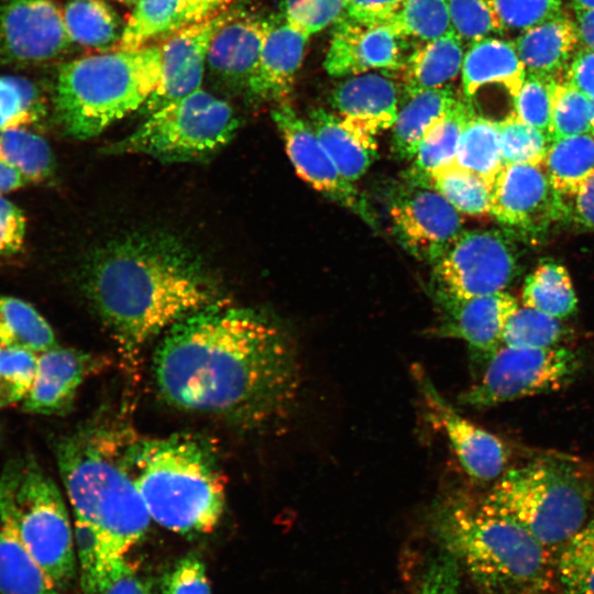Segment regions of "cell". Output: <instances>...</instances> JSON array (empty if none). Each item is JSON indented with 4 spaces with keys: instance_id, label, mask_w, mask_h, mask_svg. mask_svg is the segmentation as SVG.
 Returning a JSON list of instances; mask_svg holds the SVG:
<instances>
[{
    "instance_id": "cell-26",
    "label": "cell",
    "mask_w": 594,
    "mask_h": 594,
    "mask_svg": "<svg viewBox=\"0 0 594 594\" xmlns=\"http://www.w3.org/2000/svg\"><path fill=\"white\" fill-rule=\"evenodd\" d=\"M462 86L470 101L485 85L503 86L515 98L526 77L515 43L496 37H484L471 43L462 63Z\"/></svg>"
},
{
    "instance_id": "cell-61",
    "label": "cell",
    "mask_w": 594,
    "mask_h": 594,
    "mask_svg": "<svg viewBox=\"0 0 594 594\" xmlns=\"http://www.w3.org/2000/svg\"><path fill=\"white\" fill-rule=\"evenodd\" d=\"M591 133L594 135V101H592Z\"/></svg>"
},
{
    "instance_id": "cell-33",
    "label": "cell",
    "mask_w": 594,
    "mask_h": 594,
    "mask_svg": "<svg viewBox=\"0 0 594 594\" xmlns=\"http://www.w3.org/2000/svg\"><path fill=\"white\" fill-rule=\"evenodd\" d=\"M453 165L477 175L493 187L505 165L497 121L473 113L460 138Z\"/></svg>"
},
{
    "instance_id": "cell-31",
    "label": "cell",
    "mask_w": 594,
    "mask_h": 594,
    "mask_svg": "<svg viewBox=\"0 0 594 594\" xmlns=\"http://www.w3.org/2000/svg\"><path fill=\"white\" fill-rule=\"evenodd\" d=\"M191 24L184 0H138L119 42L121 50H138Z\"/></svg>"
},
{
    "instance_id": "cell-9",
    "label": "cell",
    "mask_w": 594,
    "mask_h": 594,
    "mask_svg": "<svg viewBox=\"0 0 594 594\" xmlns=\"http://www.w3.org/2000/svg\"><path fill=\"white\" fill-rule=\"evenodd\" d=\"M2 476L22 541L56 587L65 590L75 576L76 558L58 487L31 457L7 465Z\"/></svg>"
},
{
    "instance_id": "cell-41",
    "label": "cell",
    "mask_w": 594,
    "mask_h": 594,
    "mask_svg": "<svg viewBox=\"0 0 594 594\" xmlns=\"http://www.w3.org/2000/svg\"><path fill=\"white\" fill-rule=\"evenodd\" d=\"M557 572L566 594H594V518L563 544Z\"/></svg>"
},
{
    "instance_id": "cell-43",
    "label": "cell",
    "mask_w": 594,
    "mask_h": 594,
    "mask_svg": "<svg viewBox=\"0 0 594 594\" xmlns=\"http://www.w3.org/2000/svg\"><path fill=\"white\" fill-rule=\"evenodd\" d=\"M560 319L530 307H518L505 326L503 345L520 348L554 346L564 336Z\"/></svg>"
},
{
    "instance_id": "cell-34",
    "label": "cell",
    "mask_w": 594,
    "mask_h": 594,
    "mask_svg": "<svg viewBox=\"0 0 594 594\" xmlns=\"http://www.w3.org/2000/svg\"><path fill=\"white\" fill-rule=\"evenodd\" d=\"M63 13L73 43L108 48L121 40L125 24L106 0H68Z\"/></svg>"
},
{
    "instance_id": "cell-37",
    "label": "cell",
    "mask_w": 594,
    "mask_h": 594,
    "mask_svg": "<svg viewBox=\"0 0 594 594\" xmlns=\"http://www.w3.org/2000/svg\"><path fill=\"white\" fill-rule=\"evenodd\" d=\"M0 161L16 169L26 183H42L55 173V158L46 141L25 129L0 132Z\"/></svg>"
},
{
    "instance_id": "cell-24",
    "label": "cell",
    "mask_w": 594,
    "mask_h": 594,
    "mask_svg": "<svg viewBox=\"0 0 594 594\" xmlns=\"http://www.w3.org/2000/svg\"><path fill=\"white\" fill-rule=\"evenodd\" d=\"M0 594H61L22 541L6 480L0 477Z\"/></svg>"
},
{
    "instance_id": "cell-16",
    "label": "cell",
    "mask_w": 594,
    "mask_h": 594,
    "mask_svg": "<svg viewBox=\"0 0 594 594\" xmlns=\"http://www.w3.org/2000/svg\"><path fill=\"white\" fill-rule=\"evenodd\" d=\"M491 213L526 235L563 219L561 197L542 165L505 164L492 187Z\"/></svg>"
},
{
    "instance_id": "cell-39",
    "label": "cell",
    "mask_w": 594,
    "mask_h": 594,
    "mask_svg": "<svg viewBox=\"0 0 594 594\" xmlns=\"http://www.w3.org/2000/svg\"><path fill=\"white\" fill-rule=\"evenodd\" d=\"M425 183L439 191L460 213H491L492 187L471 172L452 164L430 174Z\"/></svg>"
},
{
    "instance_id": "cell-48",
    "label": "cell",
    "mask_w": 594,
    "mask_h": 594,
    "mask_svg": "<svg viewBox=\"0 0 594 594\" xmlns=\"http://www.w3.org/2000/svg\"><path fill=\"white\" fill-rule=\"evenodd\" d=\"M284 20L309 36L334 24L345 12L346 0H280Z\"/></svg>"
},
{
    "instance_id": "cell-12",
    "label": "cell",
    "mask_w": 594,
    "mask_h": 594,
    "mask_svg": "<svg viewBox=\"0 0 594 594\" xmlns=\"http://www.w3.org/2000/svg\"><path fill=\"white\" fill-rule=\"evenodd\" d=\"M387 211L395 239L429 264H435L463 231L460 212L439 191L406 177L392 191Z\"/></svg>"
},
{
    "instance_id": "cell-52",
    "label": "cell",
    "mask_w": 594,
    "mask_h": 594,
    "mask_svg": "<svg viewBox=\"0 0 594 594\" xmlns=\"http://www.w3.org/2000/svg\"><path fill=\"white\" fill-rule=\"evenodd\" d=\"M94 594H152V582L125 557L114 558L101 571Z\"/></svg>"
},
{
    "instance_id": "cell-13",
    "label": "cell",
    "mask_w": 594,
    "mask_h": 594,
    "mask_svg": "<svg viewBox=\"0 0 594 594\" xmlns=\"http://www.w3.org/2000/svg\"><path fill=\"white\" fill-rule=\"evenodd\" d=\"M72 43L64 13L53 0H4L0 6V65L46 63Z\"/></svg>"
},
{
    "instance_id": "cell-57",
    "label": "cell",
    "mask_w": 594,
    "mask_h": 594,
    "mask_svg": "<svg viewBox=\"0 0 594 594\" xmlns=\"http://www.w3.org/2000/svg\"><path fill=\"white\" fill-rule=\"evenodd\" d=\"M184 2L193 24L223 11L229 0H184Z\"/></svg>"
},
{
    "instance_id": "cell-5",
    "label": "cell",
    "mask_w": 594,
    "mask_h": 594,
    "mask_svg": "<svg viewBox=\"0 0 594 594\" xmlns=\"http://www.w3.org/2000/svg\"><path fill=\"white\" fill-rule=\"evenodd\" d=\"M124 459L151 518L180 535L207 534L224 509V482L216 455L187 435H128Z\"/></svg>"
},
{
    "instance_id": "cell-2",
    "label": "cell",
    "mask_w": 594,
    "mask_h": 594,
    "mask_svg": "<svg viewBox=\"0 0 594 594\" xmlns=\"http://www.w3.org/2000/svg\"><path fill=\"white\" fill-rule=\"evenodd\" d=\"M84 289L127 364L184 317L216 301L217 284L186 243L165 232H135L94 251Z\"/></svg>"
},
{
    "instance_id": "cell-8",
    "label": "cell",
    "mask_w": 594,
    "mask_h": 594,
    "mask_svg": "<svg viewBox=\"0 0 594 594\" xmlns=\"http://www.w3.org/2000/svg\"><path fill=\"white\" fill-rule=\"evenodd\" d=\"M238 128L233 108L199 88L147 116L131 134L103 152L143 154L162 163L207 161L233 139Z\"/></svg>"
},
{
    "instance_id": "cell-25",
    "label": "cell",
    "mask_w": 594,
    "mask_h": 594,
    "mask_svg": "<svg viewBox=\"0 0 594 594\" xmlns=\"http://www.w3.org/2000/svg\"><path fill=\"white\" fill-rule=\"evenodd\" d=\"M526 73L558 79L581 48L575 20L564 13L532 26L514 41Z\"/></svg>"
},
{
    "instance_id": "cell-54",
    "label": "cell",
    "mask_w": 594,
    "mask_h": 594,
    "mask_svg": "<svg viewBox=\"0 0 594 594\" xmlns=\"http://www.w3.org/2000/svg\"><path fill=\"white\" fill-rule=\"evenodd\" d=\"M563 219L594 230V175L569 195H560Z\"/></svg>"
},
{
    "instance_id": "cell-46",
    "label": "cell",
    "mask_w": 594,
    "mask_h": 594,
    "mask_svg": "<svg viewBox=\"0 0 594 594\" xmlns=\"http://www.w3.org/2000/svg\"><path fill=\"white\" fill-rule=\"evenodd\" d=\"M37 353L12 348L0 351V410L23 402L35 376Z\"/></svg>"
},
{
    "instance_id": "cell-47",
    "label": "cell",
    "mask_w": 594,
    "mask_h": 594,
    "mask_svg": "<svg viewBox=\"0 0 594 594\" xmlns=\"http://www.w3.org/2000/svg\"><path fill=\"white\" fill-rule=\"evenodd\" d=\"M553 80L526 73L522 85L514 98V113L524 122L543 132L550 140Z\"/></svg>"
},
{
    "instance_id": "cell-27",
    "label": "cell",
    "mask_w": 594,
    "mask_h": 594,
    "mask_svg": "<svg viewBox=\"0 0 594 594\" xmlns=\"http://www.w3.org/2000/svg\"><path fill=\"white\" fill-rule=\"evenodd\" d=\"M308 122L346 180L353 183L367 172L376 157V136L321 108L310 112Z\"/></svg>"
},
{
    "instance_id": "cell-10",
    "label": "cell",
    "mask_w": 594,
    "mask_h": 594,
    "mask_svg": "<svg viewBox=\"0 0 594 594\" xmlns=\"http://www.w3.org/2000/svg\"><path fill=\"white\" fill-rule=\"evenodd\" d=\"M581 367L578 354L563 346L520 348L502 345L490 358L480 381L459 400L486 408L568 385Z\"/></svg>"
},
{
    "instance_id": "cell-15",
    "label": "cell",
    "mask_w": 594,
    "mask_h": 594,
    "mask_svg": "<svg viewBox=\"0 0 594 594\" xmlns=\"http://www.w3.org/2000/svg\"><path fill=\"white\" fill-rule=\"evenodd\" d=\"M411 373L430 421L444 432L465 473L482 482L497 480L505 472L509 459L506 444L463 417L419 364L413 365Z\"/></svg>"
},
{
    "instance_id": "cell-11",
    "label": "cell",
    "mask_w": 594,
    "mask_h": 594,
    "mask_svg": "<svg viewBox=\"0 0 594 594\" xmlns=\"http://www.w3.org/2000/svg\"><path fill=\"white\" fill-rule=\"evenodd\" d=\"M433 265V293L475 297L504 292L517 274L509 240L496 230L462 231Z\"/></svg>"
},
{
    "instance_id": "cell-32",
    "label": "cell",
    "mask_w": 594,
    "mask_h": 594,
    "mask_svg": "<svg viewBox=\"0 0 594 594\" xmlns=\"http://www.w3.org/2000/svg\"><path fill=\"white\" fill-rule=\"evenodd\" d=\"M543 168L559 195H569L594 175V135L584 133L550 143Z\"/></svg>"
},
{
    "instance_id": "cell-36",
    "label": "cell",
    "mask_w": 594,
    "mask_h": 594,
    "mask_svg": "<svg viewBox=\"0 0 594 594\" xmlns=\"http://www.w3.org/2000/svg\"><path fill=\"white\" fill-rule=\"evenodd\" d=\"M521 301L526 307L558 319L572 315L578 305L568 271L551 260L542 262L526 278Z\"/></svg>"
},
{
    "instance_id": "cell-55",
    "label": "cell",
    "mask_w": 594,
    "mask_h": 594,
    "mask_svg": "<svg viewBox=\"0 0 594 594\" xmlns=\"http://www.w3.org/2000/svg\"><path fill=\"white\" fill-rule=\"evenodd\" d=\"M564 77L594 101V50L581 47Z\"/></svg>"
},
{
    "instance_id": "cell-53",
    "label": "cell",
    "mask_w": 594,
    "mask_h": 594,
    "mask_svg": "<svg viewBox=\"0 0 594 594\" xmlns=\"http://www.w3.org/2000/svg\"><path fill=\"white\" fill-rule=\"evenodd\" d=\"M26 232L24 212L0 197V256L13 255L23 248Z\"/></svg>"
},
{
    "instance_id": "cell-6",
    "label": "cell",
    "mask_w": 594,
    "mask_h": 594,
    "mask_svg": "<svg viewBox=\"0 0 594 594\" xmlns=\"http://www.w3.org/2000/svg\"><path fill=\"white\" fill-rule=\"evenodd\" d=\"M161 59V45H147L84 56L62 65L54 88L57 123L72 138L97 136L141 109L158 84Z\"/></svg>"
},
{
    "instance_id": "cell-17",
    "label": "cell",
    "mask_w": 594,
    "mask_h": 594,
    "mask_svg": "<svg viewBox=\"0 0 594 594\" xmlns=\"http://www.w3.org/2000/svg\"><path fill=\"white\" fill-rule=\"evenodd\" d=\"M408 40L387 21L343 14L336 23L324 59L329 75L344 77L404 67Z\"/></svg>"
},
{
    "instance_id": "cell-23",
    "label": "cell",
    "mask_w": 594,
    "mask_h": 594,
    "mask_svg": "<svg viewBox=\"0 0 594 594\" xmlns=\"http://www.w3.org/2000/svg\"><path fill=\"white\" fill-rule=\"evenodd\" d=\"M398 97L397 85L391 77L369 72L341 81L332 91L331 103L344 120L376 136L393 127Z\"/></svg>"
},
{
    "instance_id": "cell-14",
    "label": "cell",
    "mask_w": 594,
    "mask_h": 594,
    "mask_svg": "<svg viewBox=\"0 0 594 594\" xmlns=\"http://www.w3.org/2000/svg\"><path fill=\"white\" fill-rule=\"evenodd\" d=\"M271 114L299 177L376 228L377 220L365 196L341 175L310 123L285 102L273 109Z\"/></svg>"
},
{
    "instance_id": "cell-49",
    "label": "cell",
    "mask_w": 594,
    "mask_h": 594,
    "mask_svg": "<svg viewBox=\"0 0 594 594\" xmlns=\"http://www.w3.org/2000/svg\"><path fill=\"white\" fill-rule=\"evenodd\" d=\"M74 541L82 593L94 594L101 571L109 562L102 554L101 540L92 526L75 517Z\"/></svg>"
},
{
    "instance_id": "cell-3",
    "label": "cell",
    "mask_w": 594,
    "mask_h": 594,
    "mask_svg": "<svg viewBox=\"0 0 594 594\" xmlns=\"http://www.w3.org/2000/svg\"><path fill=\"white\" fill-rule=\"evenodd\" d=\"M127 431L85 426L58 440L56 459L75 517L95 528L107 561L145 536L151 515L124 459Z\"/></svg>"
},
{
    "instance_id": "cell-7",
    "label": "cell",
    "mask_w": 594,
    "mask_h": 594,
    "mask_svg": "<svg viewBox=\"0 0 594 594\" xmlns=\"http://www.w3.org/2000/svg\"><path fill=\"white\" fill-rule=\"evenodd\" d=\"M592 498V485L572 466L536 461L504 472L481 504L550 548L563 546L584 526Z\"/></svg>"
},
{
    "instance_id": "cell-21",
    "label": "cell",
    "mask_w": 594,
    "mask_h": 594,
    "mask_svg": "<svg viewBox=\"0 0 594 594\" xmlns=\"http://www.w3.org/2000/svg\"><path fill=\"white\" fill-rule=\"evenodd\" d=\"M272 25L268 20L239 13L213 36L206 61L210 76L231 91H245Z\"/></svg>"
},
{
    "instance_id": "cell-1",
    "label": "cell",
    "mask_w": 594,
    "mask_h": 594,
    "mask_svg": "<svg viewBox=\"0 0 594 594\" xmlns=\"http://www.w3.org/2000/svg\"><path fill=\"white\" fill-rule=\"evenodd\" d=\"M153 374L169 405L248 427L286 414L300 383L289 336L260 311L219 300L165 331Z\"/></svg>"
},
{
    "instance_id": "cell-29",
    "label": "cell",
    "mask_w": 594,
    "mask_h": 594,
    "mask_svg": "<svg viewBox=\"0 0 594 594\" xmlns=\"http://www.w3.org/2000/svg\"><path fill=\"white\" fill-rule=\"evenodd\" d=\"M457 100L448 86L408 97L392 127L393 155L400 161H411L426 133L446 116Z\"/></svg>"
},
{
    "instance_id": "cell-30",
    "label": "cell",
    "mask_w": 594,
    "mask_h": 594,
    "mask_svg": "<svg viewBox=\"0 0 594 594\" xmlns=\"http://www.w3.org/2000/svg\"><path fill=\"white\" fill-rule=\"evenodd\" d=\"M473 110L460 99L424 136L405 177L425 183L433 172L452 165L460 138Z\"/></svg>"
},
{
    "instance_id": "cell-4",
    "label": "cell",
    "mask_w": 594,
    "mask_h": 594,
    "mask_svg": "<svg viewBox=\"0 0 594 594\" xmlns=\"http://www.w3.org/2000/svg\"><path fill=\"white\" fill-rule=\"evenodd\" d=\"M430 527L440 551L487 592L536 594L552 580L549 548L481 502L447 497L431 509Z\"/></svg>"
},
{
    "instance_id": "cell-22",
    "label": "cell",
    "mask_w": 594,
    "mask_h": 594,
    "mask_svg": "<svg viewBox=\"0 0 594 594\" xmlns=\"http://www.w3.org/2000/svg\"><path fill=\"white\" fill-rule=\"evenodd\" d=\"M308 37L285 20L272 22L258 63L244 91L250 101L263 103L286 98L301 65Z\"/></svg>"
},
{
    "instance_id": "cell-19",
    "label": "cell",
    "mask_w": 594,
    "mask_h": 594,
    "mask_svg": "<svg viewBox=\"0 0 594 594\" xmlns=\"http://www.w3.org/2000/svg\"><path fill=\"white\" fill-rule=\"evenodd\" d=\"M439 310L437 336L455 338L473 350L490 354L503 343V332L510 315L519 307L505 292L475 297L433 293Z\"/></svg>"
},
{
    "instance_id": "cell-58",
    "label": "cell",
    "mask_w": 594,
    "mask_h": 594,
    "mask_svg": "<svg viewBox=\"0 0 594 594\" xmlns=\"http://www.w3.org/2000/svg\"><path fill=\"white\" fill-rule=\"evenodd\" d=\"M581 47L594 50V9L575 11Z\"/></svg>"
},
{
    "instance_id": "cell-51",
    "label": "cell",
    "mask_w": 594,
    "mask_h": 594,
    "mask_svg": "<svg viewBox=\"0 0 594 594\" xmlns=\"http://www.w3.org/2000/svg\"><path fill=\"white\" fill-rule=\"evenodd\" d=\"M164 594H211L204 561L194 553L179 558L161 580Z\"/></svg>"
},
{
    "instance_id": "cell-60",
    "label": "cell",
    "mask_w": 594,
    "mask_h": 594,
    "mask_svg": "<svg viewBox=\"0 0 594 594\" xmlns=\"http://www.w3.org/2000/svg\"><path fill=\"white\" fill-rule=\"evenodd\" d=\"M574 11L594 9V0H571Z\"/></svg>"
},
{
    "instance_id": "cell-63",
    "label": "cell",
    "mask_w": 594,
    "mask_h": 594,
    "mask_svg": "<svg viewBox=\"0 0 594 594\" xmlns=\"http://www.w3.org/2000/svg\"><path fill=\"white\" fill-rule=\"evenodd\" d=\"M2 346L0 345V351H1Z\"/></svg>"
},
{
    "instance_id": "cell-56",
    "label": "cell",
    "mask_w": 594,
    "mask_h": 594,
    "mask_svg": "<svg viewBox=\"0 0 594 594\" xmlns=\"http://www.w3.org/2000/svg\"><path fill=\"white\" fill-rule=\"evenodd\" d=\"M405 0H346L344 14L369 20H385L392 15Z\"/></svg>"
},
{
    "instance_id": "cell-45",
    "label": "cell",
    "mask_w": 594,
    "mask_h": 594,
    "mask_svg": "<svg viewBox=\"0 0 594 594\" xmlns=\"http://www.w3.org/2000/svg\"><path fill=\"white\" fill-rule=\"evenodd\" d=\"M453 31L465 42L503 34L505 26L494 0H447Z\"/></svg>"
},
{
    "instance_id": "cell-42",
    "label": "cell",
    "mask_w": 594,
    "mask_h": 594,
    "mask_svg": "<svg viewBox=\"0 0 594 594\" xmlns=\"http://www.w3.org/2000/svg\"><path fill=\"white\" fill-rule=\"evenodd\" d=\"M591 117L592 100L565 77L554 79L552 86L551 140L591 133Z\"/></svg>"
},
{
    "instance_id": "cell-50",
    "label": "cell",
    "mask_w": 594,
    "mask_h": 594,
    "mask_svg": "<svg viewBox=\"0 0 594 594\" xmlns=\"http://www.w3.org/2000/svg\"><path fill=\"white\" fill-rule=\"evenodd\" d=\"M505 29L526 31L563 13L562 0H494Z\"/></svg>"
},
{
    "instance_id": "cell-18",
    "label": "cell",
    "mask_w": 594,
    "mask_h": 594,
    "mask_svg": "<svg viewBox=\"0 0 594 594\" xmlns=\"http://www.w3.org/2000/svg\"><path fill=\"white\" fill-rule=\"evenodd\" d=\"M239 13L238 10H223L170 34L161 45L160 80L141 107L142 114L147 117L200 88L213 36L222 25Z\"/></svg>"
},
{
    "instance_id": "cell-40",
    "label": "cell",
    "mask_w": 594,
    "mask_h": 594,
    "mask_svg": "<svg viewBox=\"0 0 594 594\" xmlns=\"http://www.w3.org/2000/svg\"><path fill=\"white\" fill-rule=\"evenodd\" d=\"M385 21L408 41L422 43L453 31L447 0H405Z\"/></svg>"
},
{
    "instance_id": "cell-35",
    "label": "cell",
    "mask_w": 594,
    "mask_h": 594,
    "mask_svg": "<svg viewBox=\"0 0 594 594\" xmlns=\"http://www.w3.org/2000/svg\"><path fill=\"white\" fill-rule=\"evenodd\" d=\"M0 345L41 353L57 346L55 333L29 302L0 296Z\"/></svg>"
},
{
    "instance_id": "cell-44",
    "label": "cell",
    "mask_w": 594,
    "mask_h": 594,
    "mask_svg": "<svg viewBox=\"0 0 594 594\" xmlns=\"http://www.w3.org/2000/svg\"><path fill=\"white\" fill-rule=\"evenodd\" d=\"M498 123L504 164L543 165L551 140L514 112Z\"/></svg>"
},
{
    "instance_id": "cell-62",
    "label": "cell",
    "mask_w": 594,
    "mask_h": 594,
    "mask_svg": "<svg viewBox=\"0 0 594 594\" xmlns=\"http://www.w3.org/2000/svg\"><path fill=\"white\" fill-rule=\"evenodd\" d=\"M119 2L125 4V6H135L138 0H118Z\"/></svg>"
},
{
    "instance_id": "cell-20",
    "label": "cell",
    "mask_w": 594,
    "mask_h": 594,
    "mask_svg": "<svg viewBox=\"0 0 594 594\" xmlns=\"http://www.w3.org/2000/svg\"><path fill=\"white\" fill-rule=\"evenodd\" d=\"M102 361L90 353L55 346L37 354L33 385L23 410L40 415L66 413L84 381Z\"/></svg>"
},
{
    "instance_id": "cell-38",
    "label": "cell",
    "mask_w": 594,
    "mask_h": 594,
    "mask_svg": "<svg viewBox=\"0 0 594 594\" xmlns=\"http://www.w3.org/2000/svg\"><path fill=\"white\" fill-rule=\"evenodd\" d=\"M46 114L45 99L33 81L0 75V132L37 125Z\"/></svg>"
},
{
    "instance_id": "cell-28",
    "label": "cell",
    "mask_w": 594,
    "mask_h": 594,
    "mask_svg": "<svg viewBox=\"0 0 594 594\" xmlns=\"http://www.w3.org/2000/svg\"><path fill=\"white\" fill-rule=\"evenodd\" d=\"M454 31L424 42L408 54L403 70L406 97L448 86L462 68L464 50Z\"/></svg>"
},
{
    "instance_id": "cell-59",
    "label": "cell",
    "mask_w": 594,
    "mask_h": 594,
    "mask_svg": "<svg viewBox=\"0 0 594 594\" xmlns=\"http://www.w3.org/2000/svg\"><path fill=\"white\" fill-rule=\"evenodd\" d=\"M26 184L23 176L9 164L0 161V197Z\"/></svg>"
}]
</instances>
